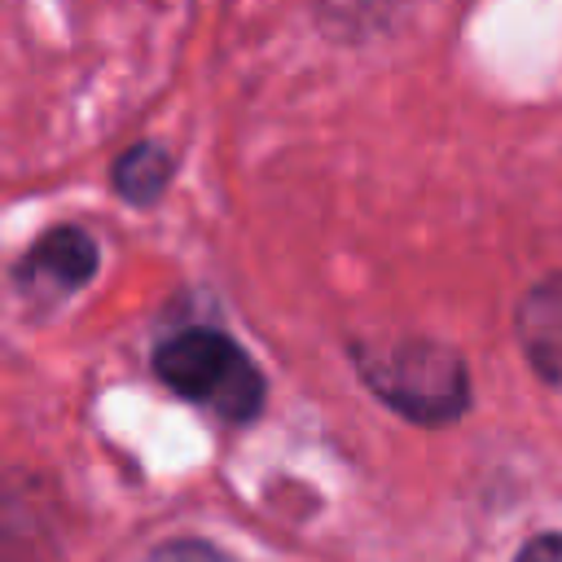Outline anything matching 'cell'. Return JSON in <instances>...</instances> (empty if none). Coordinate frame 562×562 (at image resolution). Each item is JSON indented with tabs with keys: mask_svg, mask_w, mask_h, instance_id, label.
Returning <instances> with one entry per match:
<instances>
[{
	"mask_svg": "<svg viewBox=\"0 0 562 562\" xmlns=\"http://www.w3.org/2000/svg\"><path fill=\"white\" fill-rule=\"evenodd\" d=\"M154 373L184 400L215 408L228 422H250L263 408V378L255 360L220 329L189 325L158 342Z\"/></svg>",
	"mask_w": 562,
	"mask_h": 562,
	"instance_id": "6da1fadb",
	"label": "cell"
},
{
	"mask_svg": "<svg viewBox=\"0 0 562 562\" xmlns=\"http://www.w3.org/2000/svg\"><path fill=\"white\" fill-rule=\"evenodd\" d=\"M356 360L364 382L413 422L439 426L465 408V364L439 342L400 338L386 347H360Z\"/></svg>",
	"mask_w": 562,
	"mask_h": 562,
	"instance_id": "7a4b0ae2",
	"label": "cell"
},
{
	"mask_svg": "<svg viewBox=\"0 0 562 562\" xmlns=\"http://www.w3.org/2000/svg\"><path fill=\"white\" fill-rule=\"evenodd\" d=\"M97 272V241L83 228H48L18 263L22 290H75Z\"/></svg>",
	"mask_w": 562,
	"mask_h": 562,
	"instance_id": "3957f363",
	"label": "cell"
},
{
	"mask_svg": "<svg viewBox=\"0 0 562 562\" xmlns=\"http://www.w3.org/2000/svg\"><path fill=\"white\" fill-rule=\"evenodd\" d=\"M518 338L540 378L562 386V272L536 281L518 303Z\"/></svg>",
	"mask_w": 562,
	"mask_h": 562,
	"instance_id": "277c9868",
	"label": "cell"
},
{
	"mask_svg": "<svg viewBox=\"0 0 562 562\" xmlns=\"http://www.w3.org/2000/svg\"><path fill=\"white\" fill-rule=\"evenodd\" d=\"M171 180V154L154 140L132 145L119 162H114V184L127 202H154Z\"/></svg>",
	"mask_w": 562,
	"mask_h": 562,
	"instance_id": "5b68a950",
	"label": "cell"
},
{
	"mask_svg": "<svg viewBox=\"0 0 562 562\" xmlns=\"http://www.w3.org/2000/svg\"><path fill=\"white\" fill-rule=\"evenodd\" d=\"M149 562H224V558L202 540H176V544H162Z\"/></svg>",
	"mask_w": 562,
	"mask_h": 562,
	"instance_id": "8992f818",
	"label": "cell"
},
{
	"mask_svg": "<svg viewBox=\"0 0 562 562\" xmlns=\"http://www.w3.org/2000/svg\"><path fill=\"white\" fill-rule=\"evenodd\" d=\"M518 562H562V536H558V531H549V536L527 540V544H522V553H518Z\"/></svg>",
	"mask_w": 562,
	"mask_h": 562,
	"instance_id": "52a82bcc",
	"label": "cell"
}]
</instances>
